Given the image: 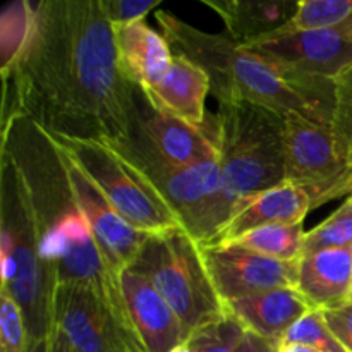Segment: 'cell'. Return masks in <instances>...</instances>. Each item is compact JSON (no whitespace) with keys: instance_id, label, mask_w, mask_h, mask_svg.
Returning <instances> with one entry per match:
<instances>
[{"instance_id":"1","label":"cell","mask_w":352,"mask_h":352,"mask_svg":"<svg viewBox=\"0 0 352 352\" xmlns=\"http://www.w3.org/2000/svg\"><path fill=\"white\" fill-rule=\"evenodd\" d=\"M3 119L30 117L52 138L126 143L138 86L124 76L100 0L30 2L16 54L2 64Z\"/></svg>"},{"instance_id":"2","label":"cell","mask_w":352,"mask_h":352,"mask_svg":"<svg viewBox=\"0 0 352 352\" xmlns=\"http://www.w3.org/2000/svg\"><path fill=\"white\" fill-rule=\"evenodd\" d=\"M2 155L16 167L33 212L43 260L57 284L93 287L127 323L119 280L112 277L93 241L60 146L30 117L2 120Z\"/></svg>"},{"instance_id":"3","label":"cell","mask_w":352,"mask_h":352,"mask_svg":"<svg viewBox=\"0 0 352 352\" xmlns=\"http://www.w3.org/2000/svg\"><path fill=\"white\" fill-rule=\"evenodd\" d=\"M160 33L175 55L205 69L212 93L220 103H251L278 116L302 113L332 126L336 117V82L298 78L226 34L206 33L168 10L155 12Z\"/></svg>"},{"instance_id":"4","label":"cell","mask_w":352,"mask_h":352,"mask_svg":"<svg viewBox=\"0 0 352 352\" xmlns=\"http://www.w3.org/2000/svg\"><path fill=\"white\" fill-rule=\"evenodd\" d=\"M215 120L219 189L188 230L201 246L215 237L241 203L285 182L284 116L251 103H220Z\"/></svg>"},{"instance_id":"5","label":"cell","mask_w":352,"mask_h":352,"mask_svg":"<svg viewBox=\"0 0 352 352\" xmlns=\"http://www.w3.org/2000/svg\"><path fill=\"white\" fill-rule=\"evenodd\" d=\"M0 287L10 292L23 311L30 344L54 329L57 275L45 263L33 212L12 162L0 153Z\"/></svg>"},{"instance_id":"6","label":"cell","mask_w":352,"mask_h":352,"mask_svg":"<svg viewBox=\"0 0 352 352\" xmlns=\"http://www.w3.org/2000/svg\"><path fill=\"white\" fill-rule=\"evenodd\" d=\"M129 270L157 289L189 336L227 316L201 246L184 227L148 234Z\"/></svg>"},{"instance_id":"7","label":"cell","mask_w":352,"mask_h":352,"mask_svg":"<svg viewBox=\"0 0 352 352\" xmlns=\"http://www.w3.org/2000/svg\"><path fill=\"white\" fill-rule=\"evenodd\" d=\"M54 140L95 182L110 205L138 230L155 234L182 227L160 192L112 144L95 140Z\"/></svg>"},{"instance_id":"8","label":"cell","mask_w":352,"mask_h":352,"mask_svg":"<svg viewBox=\"0 0 352 352\" xmlns=\"http://www.w3.org/2000/svg\"><path fill=\"white\" fill-rule=\"evenodd\" d=\"M285 181L306 189L313 208L349 195L352 148L329 124L302 113L284 117Z\"/></svg>"},{"instance_id":"9","label":"cell","mask_w":352,"mask_h":352,"mask_svg":"<svg viewBox=\"0 0 352 352\" xmlns=\"http://www.w3.org/2000/svg\"><path fill=\"white\" fill-rule=\"evenodd\" d=\"M243 47L287 74L313 81L336 82L352 69V26L272 33Z\"/></svg>"},{"instance_id":"10","label":"cell","mask_w":352,"mask_h":352,"mask_svg":"<svg viewBox=\"0 0 352 352\" xmlns=\"http://www.w3.org/2000/svg\"><path fill=\"white\" fill-rule=\"evenodd\" d=\"M54 325L74 352H124L127 346L140 347L127 323L88 285H57Z\"/></svg>"},{"instance_id":"11","label":"cell","mask_w":352,"mask_h":352,"mask_svg":"<svg viewBox=\"0 0 352 352\" xmlns=\"http://www.w3.org/2000/svg\"><path fill=\"white\" fill-rule=\"evenodd\" d=\"M109 144L122 153L160 192L186 230L191 229L203 206L219 189V157L191 167H177L158 158L153 151L148 150L134 138H129L126 143Z\"/></svg>"},{"instance_id":"12","label":"cell","mask_w":352,"mask_h":352,"mask_svg":"<svg viewBox=\"0 0 352 352\" xmlns=\"http://www.w3.org/2000/svg\"><path fill=\"white\" fill-rule=\"evenodd\" d=\"M131 138L177 167H191L219 157L215 116L205 127H195L155 109L141 88L138 89Z\"/></svg>"},{"instance_id":"13","label":"cell","mask_w":352,"mask_h":352,"mask_svg":"<svg viewBox=\"0 0 352 352\" xmlns=\"http://www.w3.org/2000/svg\"><path fill=\"white\" fill-rule=\"evenodd\" d=\"M62 153H64L65 164H67L69 177L74 186L78 201L88 220L89 229H91L96 250H98L107 270L119 280V275L134 263L148 234L131 226L110 205L109 199L102 195L95 182L79 168V165L64 150Z\"/></svg>"},{"instance_id":"14","label":"cell","mask_w":352,"mask_h":352,"mask_svg":"<svg viewBox=\"0 0 352 352\" xmlns=\"http://www.w3.org/2000/svg\"><path fill=\"white\" fill-rule=\"evenodd\" d=\"M201 251L223 305L274 289H296L298 263L274 260L236 246H201Z\"/></svg>"},{"instance_id":"15","label":"cell","mask_w":352,"mask_h":352,"mask_svg":"<svg viewBox=\"0 0 352 352\" xmlns=\"http://www.w3.org/2000/svg\"><path fill=\"white\" fill-rule=\"evenodd\" d=\"M119 291L127 325L143 352H172L191 337L146 278L127 268L119 275Z\"/></svg>"},{"instance_id":"16","label":"cell","mask_w":352,"mask_h":352,"mask_svg":"<svg viewBox=\"0 0 352 352\" xmlns=\"http://www.w3.org/2000/svg\"><path fill=\"white\" fill-rule=\"evenodd\" d=\"M148 102L160 112L195 127H205L212 116L205 110L210 78L205 69L188 57L175 55L167 71L151 85L141 88Z\"/></svg>"},{"instance_id":"17","label":"cell","mask_w":352,"mask_h":352,"mask_svg":"<svg viewBox=\"0 0 352 352\" xmlns=\"http://www.w3.org/2000/svg\"><path fill=\"white\" fill-rule=\"evenodd\" d=\"M311 210L313 201L309 192L285 181L241 203L226 226L215 234L210 243L203 246H219L229 243L258 227L305 222L306 215Z\"/></svg>"},{"instance_id":"18","label":"cell","mask_w":352,"mask_h":352,"mask_svg":"<svg viewBox=\"0 0 352 352\" xmlns=\"http://www.w3.org/2000/svg\"><path fill=\"white\" fill-rule=\"evenodd\" d=\"M226 309L246 332L280 344L287 330L313 306L298 289L287 287L234 299L226 302Z\"/></svg>"},{"instance_id":"19","label":"cell","mask_w":352,"mask_h":352,"mask_svg":"<svg viewBox=\"0 0 352 352\" xmlns=\"http://www.w3.org/2000/svg\"><path fill=\"white\" fill-rule=\"evenodd\" d=\"M296 289L313 309L337 308L352 299V248L302 254Z\"/></svg>"},{"instance_id":"20","label":"cell","mask_w":352,"mask_h":352,"mask_svg":"<svg viewBox=\"0 0 352 352\" xmlns=\"http://www.w3.org/2000/svg\"><path fill=\"white\" fill-rule=\"evenodd\" d=\"M113 34L120 69L138 88H144L160 78L174 58L164 34L148 26L146 21L113 28Z\"/></svg>"},{"instance_id":"21","label":"cell","mask_w":352,"mask_h":352,"mask_svg":"<svg viewBox=\"0 0 352 352\" xmlns=\"http://www.w3.org/2000/svg\"><path fill=\"white\" fill-rule=\"evenodd\" d=\"M226 23L227 36L248 45L280 30L298 9L292 0H203Z\"/></svg>"},{"instance_id":"22","label":"cell","mask_w":352,"mask_h":352,"mask_svg":"<svg viewBox=\"0 0 352 352\" xmlns=\"http://www.w3.org/2000/svg\"><path fill=\"white\" fill-rule=\"evenodd\" d=\"M305 222L278 223V226H265L250 230L229 243L219 246H236L274 260L298 263L302 256L305 244Z\"/></svg>"},{"instance_id":"23","label":"cell","mask_w":352,"mask_h":352,"mask_svg":"<svg viewBox=\"0 0 352 352\" xmlns=\"http://www.w3.org/2000/svg\"><path fill=\"white\" fill-rule=\"evenodd\" d=\"M352 26V0H298L291 19L275 33L339 30Z\"/></svg>"},{"instance_id":"24","label":"cell","mask_w":352,"mask_h":352,"mask_svg":"<svg viewBox=\"0 0 352 352\" xmlns=\"http://www.w3.org/2000/svg\"><path fill=\"white\" fill-rule=\"evenodd\" d=\"M342 248H352V198L349 196L332 215L306 232L302 254Z\"/></svg>"},{"instance_id":"25","label":"cell","mask_w":352,"mask_h":352,"mask_svg":"<svg viewBox=\"0 0 352 352\" xmlns=\"http://www.w3.org/2000/svg\"><path fill=\"white\" fill-rule=\"evenodd\" d=\"M280 344L282 346L299 344V346L311 347V349L322 352H347L332 336L320 309H311L301 320H298L287 330Z\"/></svg>"},{"instance_id":"26","label":"cell","mask_w":352,"mask_h":352,"mask_svg":"<svg viewBox=\"0 0 352 352\" xmlns=\"http://www.w3.org/2000/svg\"><path fill=\"white\" fill-rule=\"evenodd\" d=\"M246 330L227 315L222 322L198 330L188 339L192 352H237Z\"/></svg>"},{"instance_id":"27","label":"cell","mask_w":352,"mask_h":352,"mask_svg":"<svg viewBox=\"0 0 352 352\" xmlns=\"http://www.w3.org/2000/svg\"><path fill=\"white\" fill-rule=\"evenodd\" d=\"M26 322L16 299L0 287V352H28Z\"/></svg>"},{"instance_id":"28","label":"cell","mask_w":352,"mask_h":352,"mask_svg":"<svg viewBox=\"0 0 352 352\" xmlns=\"http://www.w3.org/2000/svg\"><path fill=\"white\" fill-rule=\"evenodd\" d=\"M102 9L112 28L127 26L146 19L148 14L160 6L158 0H100Z\"/></svg>"},{"instance_id":"29","label":"cell","mask_w":352,"mask_h":352,"mask_svg":"<svg viewBox=\"0 0 352 352\" xmlns=\"http://www.w3.org/2000/svg\"><path fill=\"white\" fill-rule=\"evenodd\" d=\"M332 126L352 148V69L336 79V117Z\"/></svg>"},{"instance_id":"30","label":"cell","mask_w":352,"mask_h":352,"mask_svg":"<svg viewBox=\"0 0 352 352\" xmlns=\"http://www.w3.org/2000/svg\"><path fill=\"white\" fill-rule=\"evenodd\" d=\"M322 313L337 342L347 352H352V299L337 308L325 309Z\"/></svg>"},{"instance_id":"31","label":"cell","mask_w":352,"mask_h":352,"mask_svg":"<svg viewBox=\"0 0 352 352\" xmlns=\"http://www.w3.org/2000/svg\"><path fill=\"white\" fill-rule=\"evenodd\" d=\"M280 344L272 342V340L261 339V337L254 336V333L246 332L243 340H241L237 352H277Z\"/></svg>"},{"instance_id":"32","label":"cell","mask_w":352,"mask_h":352,"mask_svg":"<svg viewBox=\"0 0 352 352\" xmlns=\"http://www.w3.org/2000/svg\"><path fill=\"white\" fill-rule=\"evenodd\" d=\"M48 352H71V344L55 325L48 336Z\"/></svg>"},{"instance_id":"33","label":"cell","mask_w":352,"mask_h":352,"mask_svg":"<svg viewBox=\"0 0 352 352\" xmlns=\"http://www.w3.org/2000/svg\"><path fill=\"white\" fill-rule=\"evenodd\" d=\"M277 352H322V351H316L311 349V347H306V346H299V344H291V346H278Z\"/></svg>"},{"instance_id":"34","label":"cell","mask_w":352,"mask_h":352,"mask_svg":"<svg viewBox=\"0 0 352 352\" xmlns=\"http://www.w3.org/2000/svg\"><path fill=\"white\" fill-rule=\"evenodd\" d=\"M28 352H48V337H47V339L40 340V342L30 344V347H28Z\"/></svg>"},{"instance_id":"35","label":"cell","mask_w":352,"mask_h":352,"mask_svg":"<svg viewBox=\"0 0 352 352\" xmlns=\"http://www.w3.org/2000/svg\"><path fill=\"white\" fill-rule=\"evenodd\" d=\"M172 352H192V349H191V346H189V344H188V340H186V342L182 344V346H179L177 349H174Z\"/></svg>"},{"instance_id":"36","label":"cell","mask_w":352,"mask_h":352,"mask_svg":"<svg viewBox=\"0 0 352 352\" xmlns=\"http://www.w3.org/2000/svg\"><path fill=\"white\" fill-rule=\"evenodd\" d=\"M124 352H143L138 346H127V349Z\"/></svg>"},{"instance_id":"37","label":"cell","mask_w":352,"mask_h":352,"mask_svg":"<svg viewBox=\"0 0 352 352\" xmlns=\"http://www.w3.org/2000/svg\"><path fill=\"white\" fill-rule=\"evenodd\" d=\"M347 196H349V198H352V188H351V191H349V195H347Z\"/></svg>"},{"instance_id":"38","label":"cell","mask_w":352,"mask_h":352,"mask_svg":"<svg viewBox=\"0 0 352 352\" xmlns=\"http://www.w3.org/2000/svg\"><path fill=\"white\" fill-rule=\"evenodd\" d=\"M351 188H352V181H351ZM349 191H351V189H349Z\"/></svg>"},{"instance_id":"39","label":"cell","mask_w":352,"mask_h":352,"mask_svg":"<svg viewBox=\"0 0 352 352\" xmlns=\"http://www.w3.org/2000/svg\"><path fill=\"white\" fill-rule=\"evenodd\" d=\"M71 352H74V351H72V349H71Z\"/></svg>"}]
</instances>
